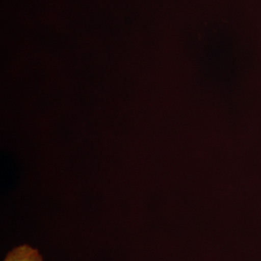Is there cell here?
Returning a JSON list of instances; mask_svg holds the SVG:
<instances>
[{
    "mask_svg": "<svg viewBox=\"0 0 261 261\" xmlns=\"http://www.w3.org/2000/svg\"><path fill=\"white\" fill-rule=\"evenodd\" d=\"M3 261H44V259L37 249L24 244L8 252Z\"/></svg>",
    "mask_w": 261,
    "mask_h": 261,
    "instance_id": "obj_1",
    "label": "cell"
}]
</instances>
